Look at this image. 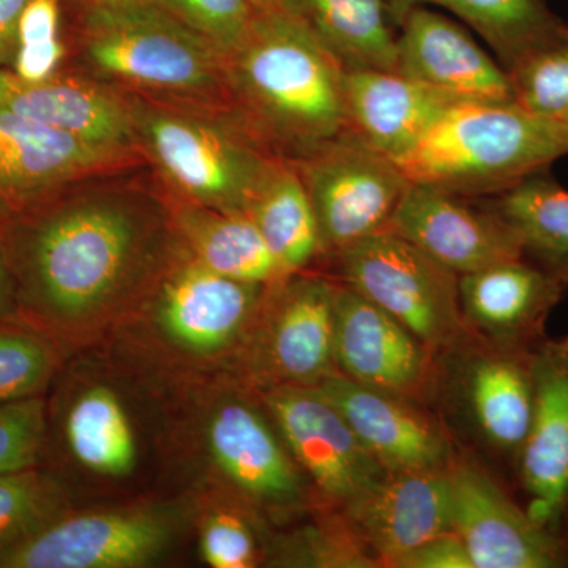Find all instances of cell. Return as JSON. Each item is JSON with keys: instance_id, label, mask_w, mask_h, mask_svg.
Here are the masks:
<instances>
[{"instance_id": "6da1fadb", "label": "cell", "mask_w": 568, "mask_h": 568, "mask_svg": "<svg viewBox=\"0 0 568 568\" xmlns=\"http://www.w3.org/2000/svg\"><path fill=\"white\" fill-rule=\"evenodd\" d=\"M142 166L91 175L0 220L17 315L55 342L148 297L181 246L166 193Z\"/></svg>"}, {"instance_id": "7a4b0ae2", "label": "cell", "mask_w": 568, "mask_h": 568, "mask_svg": "<svg viewBox=\"0 0 568 568\" xmlns=\"http://www.w3.org/2000/svg\"><path fill=\"white\" fill-rule=\"evenodd\" d=\"M345 73L282 10L257 13L226 59L231 108L272 155L290 163L346 136Z\"/></svg>"}, {"instance_id": "3957f363", "label": "cell", "mask_w": 568, "mask_h": 568, "mask_svg": "<svg viewBox=\"0 0 568 568\" xmlns=\"http://www.w3.org/2000/svg\"><path fill=\"white\" fill-rule=\"evenodd\" d=\"M67 7L65 69L126 95L233 110L226 58L148 0Z\"/></svg>"}, {"instance_id": "277c9868", "label": "cell", "mask_w": 568, "mask_h": 568, "mask_svg": "<svg viewBox=\"0 0 568 568\" xmlns=\"http://www.w3.org/2000/svg\"><path fill=\"white\" fill-rule=\"evenodd\" d=\"M123 95L134 148L168 196L216 211H248L280 159L233 110Z\"/></svg>"}, {"instance_id": "5b68a950", "label": "cell", "mask_w": 568, "mask_h": 568, "mask_svg": "<svg viewBox=\"0 0 568 568\" xmlns=\"http://www.w3.org/2000/svg\"><path fill=\"white\" fill-rule=\"evenodd\" d=\"M568 153L560 119L518 103H459L399 162L413 183L467 197L499 196Z\"/></svg>"}, {"instance_id": "8992f818", "label": "cell", "mask_w": 568, "mask_h": 568, "mask_svg": "<svg viewBox=\"0 0 568 568\" xmlns=\"http://www.w3.org/2000/svg\"><path fill=\"white\" fill-rule=\"evenodd\" d=\"M332 257L336 282L394 316L433 353L477 342L459 305V275L406 239L381 231Z\"/></svg>"}, {"instance_id": "52a82bcc", "label": "cell", "mask_w": 568, "mask_h": 568, "mask_svg": "<svg viewBox=\"0 0 568 568\" xmlns=\"http://www.w3.org/2000/svg\"><path fill=\"white\" fill-rule=\"evenodd\" d=\"M293 164L312 201L324 256L386 231L413 185L395 160L351 134Z\"/></svg>"}, {"instance_id": "ba28073f", "label": "cell", "mask_w": 568, "mask_h": 568, "mask_svg": "<svg viewBox=\"0 0 568 568\" xmlns=\"http://www.w3.org/2000/svg\"><path fill=\"white\" fill-rule=\"evenodd\" d=\"M336 280L304 272L271 284L245 345L264 387L316 386L335 372Z\"/></svg>"}, {"instance_id": "9c48e42d", "label": "cell", "mask_w": 568, "mask_h": 568, "mask_svg": "<svg viewBox=\"0 0 568 568\" xmlns=\"http://www.w3.org/2000/svg\"><path fill=\"white\" fill-rule=\"evenodd\" d=\"M268 287L216 274L181 245L145 298L166 342L183 354L213 357L245 345Z\"/></svg>"}, {"instance_id": "30bf717a", "label": "cell", "mask_w": 568, "mask_h": 568, "mask_svg": "<svg viewBox=\"0 0 568 568\" xmlns=\"http://www.w3.org/2000/svg\"><path fill=\"white\" fill-rule=\"evenodd\" d=\"M264 403L294 462L331 506H345L387 476L316 386L268 388Z\"/></svg>"}, {"instance_id": "8fae6325", "label": "cell", "mask_w": 568, "mask_h": 568, "mask_svg": "<svg viewBox=\"0 0 568 568\" xmlns=\"http://www.w3.org/2000/svg\"><path fill=\"white\" fill-rule=\"evenodd\" d=\"M452 532L474 568L568 566V540L538 525L484 467L455 459L450 469Z\"/></svg>"}, {"instance_id": "7c38bea8", "label": "cell", "mask_w": 568, "mask_h": 568, "mask_svg": "<svg viewBox=\"0 0 568 568\" xmlns=\"http://www.w3.org/2000/svg\"><path fill=\"white\" fill-rule=\"evenodd\" d=\"M173 521L151 508L63 514L0 551V568H134L170 547Z\"/></svg>"}, {"instance_id": "4fadbf2b", "label": "cell", "mask_w": 568, "mask_h": 568, "mask_svg": "<svg viewBox=\"0 0 568 568\" xmlns=\"http://www.w3.org/2000/svg\"><path fill=\"white\" fill-rule=\"evenodd\" d=\"M386 231L406 239L457 275L525 257L521 241L489 197L413 183Z\"/></svg>"}, {"instance_id": "5bb4252c", "label": "cell", "mask_w": 568, "mask_h": 568, "mask_svg": "<svg viewBox=\"0 0 568 568\" xmlns=\"http://www.w3.org/2000/svg\"><path fill=\"white\" fill-rule=\"evenodd\" d=\"M334 364L338 375L424 403L436 386L435 353L372 301L336 282Z\"/></svg>"}, {"instance_id": "9a60e30c", "label": "cell", "mask_w": 568, "mask_h": 568, "mask_svg": "<svg viewBox=\"0 0 568 568\" xmlns=\"http://www.w3.org/2000/svg\"><path fill=\"white\" fill-rule=\"evenodd\" d=\"M205 439L216 467L254 507L280 517L308 506L312 484L272 417L248 399H222L209 416Z\"/></svg>"}, {"instance_id": "2e32d148", "label": "cell", "mask_w": 568, "mask_h": 568, "mask_svg": "<svg viewBox=\"0 0 568 568\" xmlns=\"http://www.w3.org/2000/svg\"><path fill=\"white\" fill-rule=\"evenodd\" d=\"M136 164H144L138 153L93 144L0 110V211H24L71 183Z\"/></svg>"}, {"instance_id": "e0dca14e", "label": "cell", "mask_w": 568, "mask_h": 568, "mask_svg": "<svg viewBox=\"0 0 568 568\" xmlns=\"http://www.w3.org/2000/svg\"><path fill=\"white\" fill-rule=\"evenodd\" d=\"M450 466L422 473H388L338 508L347 528L377 567H394L410 549L452 532Z\"/></svg>"}, {"instance_id": "ac0fdd59", "label": "cell", "mask_w": 568, "mask_h": 568, "mask_svg": "<svg viewBox=\"0 0 568 568\" xmlns=\"http://www.w3.org/2000/svg\"><path fill=\"white\" fill-rule=\"evenodd\" d=\"M534 407L517 470L529 517L562 534L568 517V336L534 349Z\"/></svg>"}, {"instance_id": "d6986e66", "label": "cell", "mask_w": 568, "mask_h": 568, "mask_svg": "<svg viewBox=\"0 0 568 568\" xmlns=\"http://www.w3.org/2000/svg\"><path fill=\"white\" fill-rule=\"evenodd\" d=\"M316 387L387 473L447 469L457 459L446 428L420 403L361 386L338 373Z\"/></svg>"}, {"instance_id": "ffe728a7", "label": "cell", "mask_w": 568, "mask_h": 568, "mask_svg": "<svg viewBox=\"0 0 568 568\" xmlns=\"http://www.w3.org/2000/svg\"><path fill=\"white\" fill-rule=\"evenodd\" d=\"M567 290L568 275L518 257L459 275V305L480 342L534 349L544 342L549 313Z\"/></svg>"}, {"instance_id": "44dd1931", "label": "cell", "mask_w": 568, "mask_h": 568, "mask_svg": "<svg viewBox=\"0 0 568 568\" xmlns=\"http://www.w3.org/2000/svg\"><path fill=\"white\" fill-rule=\"evenodd\" d=\"M396 71L463 103L515 102L508 71L443 14L416 7L396 37Z\"/></svg>"}, {"instance_id": "7402d4cb", "label": "cell", "mask_w": 568, "mask_h": 568, "mask_svg": "<svg viewBox=\"0 0 568 568\" xmlns=\"http://www.w3.org/2000/svg\"><path fill=\"white\" fill-rule=\"evenodd\" d=\"M0 110L93 144L138 153L126 97L74 70L31 81L0 69Z\"/></svg>"}, {"instance_id": "603a6c76", "label": "cell", "mask_w": 568, "mask_h": 568, "mask_svg": "<svg viewBox=\"0 0 568 568\" xmlns=\"http://www.w3.org/2000/svg\"><path fill=\"white\" fill-rule=\"evenodd\" d=\"M347 134L402 162L425 133L458 102L392 70L345 73Z\"/></svg>"}, {"instance_id": "cb8c5ba5", "label": "cell", "mask_w": 568, "mask_h": 568, "mask_svg": "<svg viewBox=\"0 0 568 568\" xmlns=\"http://www.w3.org/2000/svg\"><path fill=\"white\" fill-rule=\"evenodd\" d=\"M534 349L493 346L480 339L459 349L465 357L459 386L470 422L485 443L515 465L532 418Z\"/></svg>"}, {"instance_id": "d4e9b609", "label": "cell", "mask_w": 568, "mask_h": 568, "mask_svg": "<svg viewBox=\"0 0 568 568\" xmlns=\"http://www.w3.org/2000/svg\"><path fill=\"white\" fill-rule=\"evenodd\" d=\"M280 10L345 71H396V26L386 0H280Z\"/></svg>"}, {"instance_id": "484cf974", "label": "cell", "mask_w": 568, "mask_h": 568, "mask_svg": "<svg viewBox=\"0 0 568 568\" xmlns=\"http://www.w3.org/2000/svg\"><path fill=\"white\" fill-rule=\"evenodd\" d=\"M168 201L179 242L197 263L246 283L272 284L286 276L248 213Z\"/></svg>"}, {"instance_id": "4316f807", "label": "cell", "mask_w": 568, "mask_h": 568, "mask_svg": "<svg viewBox=\"0 0 568 568\" xmlns=\"http://www.w3.org/2000/svg\"><path fill=\"white\" fill-rule=\"evenodd\" d=\"M71 459L100 477L122 478L136 467L138 443L121 398L103 386L71 395L55 414Z\"/></svg>"}, {"instance_id": "83f0119b", "label": "cell", "mask_w": 568, "mask_h": 568, "mask_svg": "<svg viewBox=\"0 0 568 568\" xmlns=\"http://www.w3.org/2000/svg\"><path fill=\"white\" fill-rule=\"evenodd\" d=\"M246 213L284 274L304 272L324 256L315 211L293 163L274 164Z\"/></svg>"}, {"instance_id": "f1b7e54d", "label": "cell", "mask_w": 568, "mask_h": 568, "mask_svg": "<svg viewBox=\"0 0 568 568\" xmlns=\"http://www.w3.org/2000/svg\"><path fill=\"white\" fill-rule=\"evenodd\" d=\"M396 28L403 18L425 3L439 6L480 33L507 71L538 44L558 32L562 20L547 0H386Z\"/></svg>"}, {"instance_id": "f546056e", "label": "cell", "mask_w": 568, "mask_h": 568, "mask_svg": "<svg viewBox=\"0 0 568 568\" xmlns=\"http://www.w3.org/2000/svg\"><path fill=\"white\" fill-rule=\"evenodd\" d=\"M521 241L525 257L568 275V192L547 171L489 197Z\"/></svg>"}, {"instance_id": "4dcf8cb0", "label": "cell", "mask_w": 568, "mask_h": 568, "mask_svg": "<svg viewBox=\"0 0 568 568\" xmlns=\"http://www.w3.org/2000/svg\"><path fill=\"white\" fill-rule=\"evenodd\" d=\"M58 365L54 338L17 313L0 316V403L43 395Z\"/></svg>"}, {"instance_id": "1f68e13d", "label": "cell", "mask_w": 568, "mask_h": 568, "mask_svg": "<svg viewBox=\"0 0 568 568\" xmlns=\"http://www.w3.org/2000/svg\"><path fill=\"white\" fill-rule=\"evenodd\" d=\"M65 514L59 481L39 467L0 474V551Z\"/></svg>"}, {"instance_id": "d6a6232c", "label": "cell", "mask_w": 568, "mask_h": 568, "mask_svg": "<svg viewBox=\"0 0 568 568\" xmlns=\"http://www.w3.org/2000/svg\"><path fill=\"white\" fill-rule=\"evenodd\" d=\"M515 103L545 118L568 115V22L510 70Z\"/></svg>"}, {"instance_id": "836d02e7", "label": "cell", "mask_w": 568, "mask_h": 568, "mask_svg": "<svg viewBox=\"0 0 568 568\" xmlns=\"http://www.w3.org/2000/svg\"><path fill=\"white\" fill-rule=\"evenodd\" d=\"M63 0H31L18 28V48L10 70L39 81L65 70L69 44L62 32Z\"/></svg>"}, {"instance_id": "e575fe53", "label": "cell", "mask_w": 568, "mask_h": 568, "mask_svg": "<svg viewBox=\"0 0 568 568\" xmlns=\"http://www.w3.org/2000/svg\"><path fill=\"white\" fill-rule=\"evenodd\" d=\"M230 58L241 48L257 11L248 0H148Z\"/></svg>"}, {"instance_id": "d590c367", "label": "cell", "mask_w": 568, "mask_h": 568, "mask_svg": "<svg viewBox=\"0 0 568 568\" xmlns=\"http://www.w3.org/2000/svg\"><path fill=\"white\" fill-rule=\"evenodd\" d=\"M47 429L48 409L41 396L0 403V474L39 465Z\"/></svg>"}, {"instance_id": "8d00e7d4", "label": "cell", "mask_w": 568, "mask_h": 568, "mask_svg": "<svg viewBox=\"0 0 568 568\" xmlns=\"http://www.w3.org/2000/svg\"><path fill=\"white\" fill-rule=\"evenodd\" d=\"M201 555L212 568H252L260 562L261 549L245 519L216 511L201 529Z\"/></svg>"}, {"instance_id": "74e56055", "label": "cell", "mask_w": 568, "mask_h": 568, "mask_svg": "<svg viewBox=\"0 0 568 568\" xmlns=\"http://www.w3.org/2000/svg\"><path fill=\"white\" fill-rule=\"evenodd\" d=\"M392 568H474L465 545L454 532L432 538L402 556Z\"/></svg>"}, {"instance_id": "f35d334b", "label": "cell", "mask_w": 568, "mask_h": 568, "mask_svg": "<svg viewBox=\"0 0 568 568\" xmlns=\"http://www.w3.org/2000/svg\"><path fill=\"white\" fill-rule=\"evenodd\" d=\"M31 0H0V69H10L18 48V28Z\"/></svg>"}, {"instance_id": "ab89813d", "label": "cell", "mask_w": 568, "mask_h": 568, "mask_svg": "<svg viewBox=\"0 0 568 568\" xmlns=\"http://www.w3.org/2000/svg\"><path fill=\"white\" fill-rule=\"evenodd\" d=\"M3 211H0L2 220ZM17 313V293H14L13 276H11L6 248H3L2 233H0V316Z\"/></svg>"}, {"instance_id": "60d3db41", "label": "cell", "mask_w": 568, "mask_h": 568, "mask_svg": "<svg viewBox=\"0 0 568 568\" xmlns=\"http://www.w3.org/2000/svg\"><path fill=\"white\" fill-rule=\"evenodd\" d=\"M253 9L257 13H265V11L280 10V0H248Z\"/></svg>"}, {"instance_id": "b9f144b4", "label": "cell", "mask_w": 568, "mask_h": 568, "mask_svg": "<svg viewBox=\"0 0 568 568\" xmlns=\"http://www.w3.org/2000/svg\"><path fill=\"white\" fill-rule=\"evenodd\" d=\"M63 2L73 3V6H80V3L102 2V0H63Z\"/></svg>"}, {"instance_id": "7bdbcfd3", "label": "cell", "mask_w": 568, "mask_h": 568, "mask_svg": "<svg viewBox=\"0 0 568 568\" xmlns=\"http://www.w3.org/2000/svg\"><path fill=\"white\" fill-rule=\"evenodd\" d=\"M560 119V122H562L564 129H566L567 138H568V115H564V118Z\"/></svg>"}]
</instances>
